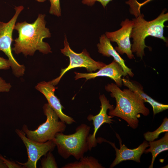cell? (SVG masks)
<instances>
[{
    "label": "cell",
    "mask_w": 168,
    "mask_h": 168,
    "mask_svg": "<svg viewBox=\"0 0 168 168\" xmlns=\"http://www.w3.org/2000/svg\"><path fill=\"white\" fill-rule=\"evenodd\" d=\"M45 14H40L33 23L26 21L16 23L14 29L17 31L18 37L14 40V47L12 48L15 53H22L25 56H33L38 50L44 54L51 53L49 44L43 40L51 37L49 29L45 26Z\"/></svg>",
    "instance_id": "6da1fadb"
},
{
    "label": "cell",
    "mask_w": 168,
    "mask_h": 168,
    "mask_svg": "<svg viewBox=\"0 0 168 168\" xmlns=\"http://www.w3.org/2000/svg\"><path fill=\"white\" fill-rule=\"evenodd\" d=\"M105 89L111 92V97L114 98L116 101L115 107L109 110V115L121 118L128 123L129 126L135 129L138 126V119L140 117V114L145 116L149 114V109L135 92L128 88L122 90L114 83L108 84L105 86Z\"/></svg>",
    "instance_id": "7a4b0ae2"
},
{
    "label": "cell",
    "mask_w": 168,
    "mask_h": 168,
    "mask_svg": "<svg viewBox=\"0 0 168 168\" xmlns=\"http://www.w3.org/2000/svg\"><path fill=\"white\" fill-rule=\"evenodd\" d=\"M162 12L156 19L147 21L144 18V15L140 12L133 13L135 18L133 19V25L130 38H133L131 51L135 53L137 57L142 59L145 56L144 49L145 48L150 47L147 46L145 39L148 36H152L163 40L167 42L166 39L164 36V23L168 20V13Z\"/></svg>",
    "instance_id": "3957f363"
},
{
    "label": "cell",
    "mask_w": 168,
    "mask_h": 168,
    "mask_svg": "<svg viewBox=\"0 0 168 168\" xmlns=\"http://www.w3.org/2000/svg\"><path fill=\"white\" fill-rule=\"evenodd\" d=\"M90 130V126L82 124L77 128L73 134L57 133L53 140L58 154L65 159L72 156L79 160L89 150L87 140Z\"/></svg>",
    "instance_id": "277c9868"
},
{
    "label": "cell",
    "mask_w": 168,
    "mask_h": 168,
    "mask_svg": "<svg viewBox=\"0 0 168 168\" xmlns=\"http://www.w3.org/2000/svg\"><path fill=\"white\" fill-rule=\"evenodd\" d=\"M43 109L46 117L44 123L34 130L29 129L26 124L22 129L28 138L40 143L53 140L57 133H63L66 128L65 123L59 120L57 114L48 103L44 104Z\"/></svg>",
    "instance_id": "5b68a950"
},
{
    "label": "cell",
    "mask_w": 168,
    "mask_h": 168,
    "mask_svg": "<svg viewBox=\"0 0 168 168\" xmlns=\"http://www.w3.org/2000/svg\"><path fill=\"white\" fill-rule=\"evenodd\" d=\"M15 13L8 22L0 21V50L7 57L14 74L17 77L23 75L25 67L19 63L14 58L12 52L11 45L13 41L12 33L17 18L24 9L23 6H15Z\"/></svg>",
    "instance_id": "8992f818"
},
{
    "label": "cell",
    "mask_w": 168,
    "mask_h": 168,
    "mask_svg": "<svg viewBox=\"0 0 168 168\" xmlns=\"http://www.w3.org/2000/svg\"><path fill=\"white\" fill-rule=\"evenodd\" d=\"M64 47L61 49V53L69 59V63L68 66L61 70L59 77L52 81L55 85L57 84L63 76L68 71L77 68H85L90 72L100 69L106 65L105 63L96 61L90 57L86 49L80 53H75L70 47L66 36L65 35L64 41Z\"/></svg>",
    "instance_id": "52a82bcc"
},
{
    "label": "cell",
    "mask_w": 168,
    "mask_h": 168,
    "mask_svg": "<svg viewBox=\"0 0 168 168\" xmlns=\"http://www.w3.org/2000/svg\"><path fill=\"white\" fill-rule=\"evenodd\" d=\"M15 132L21 138L27 150L28 159L24 163L16 161L23 168H36L38 161L48 152H52L56 147L53 140L43 143L35 142L28 138L22 129H16Z\"/></svg>",
    "instance_id": "ba28073f"
},
{
    "label": "cell",
    "mask_w": 168,
    "mask_h": 168,
    "mask_svg": "<svg viewBox=\"0 0 168 168\" xmlns=\"http://www.w3.org/2000/svg\"><path fill=\"white\" fill-rule=\"evenodd\" d=\"M120 25L121 27L119 30L112 32H107L105 35L110 41L117 43L118 46L115 49L117 51L122 55L125 54L129 59H132L134 57L131 51L130 38L133 21L126 19L122 21Z\"/></svg>",
    "instance_id": "9c48e42d"
},
{
    "label": "cell",
    "mask_w": 168,
    "mask_h": 168,
    "mask_svg": "<svg viewBox=\"0 0 168 168\" xmlns=\"http://www.w3.org/2000/svg\"><path fill=\"white\" fill-rule=\"evenodd\" d=\"M117 138L119 140L120 148H116L114 143L108 141L101 138L97 139L98 143L102 142H106L110 144L114 148L116 152V157L110 166L112 168L120 162L127 160H132L137 162H140V158L146 148L149 146L148 142L146 140L137 147L133 149H128L124 144H122V141L119 135L116 133Z\"/></svg>",
    "instance_id": "30bf717a"
},
{
    "label": "cell",
    "mask_w": 168,
    "mask_h": 168,
    "mask_svg": "<svg viewBox=\"0 0 168 168\" xmlns=\"http://www.w3.org/2000/svg\"><path fill=\"white\" fill-rule=\"evenodd\" d=\"M99 98L101 103V109L99 113L95 115L89 114L87 117L88 120L93 121L94 126V131L92 134H89L87 140L90 151L97 145V141L96 138V134L101 126L104 123L112 124L114 121L111 119L113 117L107 114V110L113 109L114 105L110 104L104 95H100Z\"/></svg>",
    "instance_id": "8fae6325"
},
{
    "label": "cell",
    "mask_w": 168,
    "mask_h": 168,
    "mask_svg": "<svg viewBox=\"0 0 168 168\" xmlns=\"http://www.w3.org/2000/svg\"><path fill=\"white\" fill-rule=\"evenodd\" d=\"M55 86L52 80L48 82L42 81L37 84L35 88L44 96L48 104L56 112L61 121L68 124H71L75 121L73 118L63 112L62 110L64 107L54 94L55 89L57 88Z\"/></svg>",
    "instance_id": "7c38bea8"
},
{
    "label": "cell",
    "mask_w": 168,
    "mask_h": 168,
    "mask_svg": "<svg viewBox=\"0 0 168 168\" xmlns=\"http://www.w3.org/2000/svg\"><path fill=\"white\" fill-rule=\"evenodd\" d=\"M74 73L76 80L82 78H85L88 80L99 77H108L113 80L119 87H121L122 84L121 77L127 75L121 66L114 60L96 72L82 73L75 72Z\"/></svg>",
    "instance_id": "4fadbf2b"
},
{
    "label": "cell",
    "mask_w": 168,
    "mask_h": 168,
    "mask_svg": "<svg viewBox=\"0 0 168 168\" xmlns=\"http://www.w3.org/2000/svg\"><path fill=\"white\" fill-rule=\"evenodd\" d=\"M100 42L97 45L98 52L103 55L107 57H112L114 60L120 65L124 72L130 77H133L134 73L132 69L125 65V61L121 58L111 44L110 41L105 35L103 34L100 37Z\"/></svg>",
    "instance_id": "5bb4252c"
},
{
    "label": "cell",
    "mask_w": 168,
    "mask_h": 168,
    "mask_svg": "<svg viewBox=\"0 0 168 168\" xmlns=\"http://www.w3.org/2000/svg\"><path fill=\"white\" fill-rule=\"evenodd\" d=\"M122 80L124 86L137 93L144 102H148L152 106L154 115L168 109L167 105L161 103L154 100L145 93L142 87L136 82L124 78H122Z\"/></svg>",
    "instance_id": "9a60e30c"
},
{
    "label": "cell",
    "mask_w": 168,
    "mask_h": 168,
    "mask_svg": "<svg viewBox=\"0 0 168 168\" xmlns=\"http://www.w3.org/2000/svg\"><path fill=\"white\" fill-rule=\"evenodd\" d=\"M148 143L150 147L146 149L144 152L151 153L152 160L149 168H152L155 158L158 155L163 151L168 150V132H166L165 135L160 139L149 142Z\"/></svg>",
    "instance_id": "2e32d148"
},
{
    "label": "cell",
    "mask_w": 168,
    "mask_h": 168,
    "mask_svg": "<svg viewBox=\"0 0 168 168\" xmlns=\"http://www.w3.org/2000/svg\"><path fill=\"white\" fill-rule=\"evenodd\" d=\"M76 161L66 164L62 168H104L93 156H83Z\"/></svg>",
    "instance_id": "e0dca14e"
},
{
    "label": "cell",
    "mask_w": 168,
    "mask_h": 168,
    "mask_svg": "<svg viewBox=\"0 0 168 168\" xmlns=\"http://www.w3.org/2000/svg\"><path fill=\"white\" fill-rule=\"evenodd\" d=\"M168 132V119L165 117L161 125L153 132H147L143 134L144 138L147 142L154 141L157 138L161 133Z\"/></svg>",
    "instance_id": "ac0fdd59"
},
{
    "label": "cell",
    "mask_w": 168,
    "mask_h": 168,
    "mask_svg": "<svg viewBox=\"0 0 168 168\" xmlns=\"http://www.w3.org/2000/svg\"><path fill=\"white\" fill-rule=\"evenodd\" d=\"M44 156H45L40 160L41 166L40 168H58L54 157L51 152H48Z\"/></svg>",
    "instance_id": "d6986e66"
},
{
    "label": "cell",
    "mask_w": 168,
    "mask_h": 168,
    "mask_svg": "<svg viewBox=\"0 0 168 168\" xmlns=\"http://www.w3.org/2000/svg\"><path fill=\"white\" fill-rule=\"evenodd\" d=\"M50 3L49 13L57 16H61L60 0H49Z\"/></svg>",
    "instance_id": "ffe728a7"
},
{
    "label": "cell",
    "mask_w": 168,
    "mask_h": 168,
    "mask_svg": "<svg viewBox=\"0 0 168 168\" xmlns=\"http://www.w3.org/2000/svg\"><path fill=\"white\" fill-rule=\"evenodd\" d=\"M0 158L2 160L7 168H23L21 165L16 162L7 159L1 154Z\"/></svg>",
    "instance_id": "44dd1931"
},
{
    "label": "cell",
    "mask_w": 168,
    "mask_h": 168,
    "mask_svg": "<svg viewBox=\"0 0 168 168\" xmlns=\"http://www.w3.org/2000/svg\"><path fill=\"white\" fill-rule=\"evenodd\" d=\"M112 0H82V2L84 4L92 6L94 4L96 1L100 2L104 7H105L108 3Z\"/></svg>",
    "instance_id": "7402d4cb"
},
{
    "label": "cell",
    "mask_w": 168,
    "mask_h": 168,
    "mask_svg": "<svg viewBox=\"0 0 168 168\" xmlns=\"http://www.w3.org/2000/svg\"><path fill=\"white\" fill-rule=\"evenodd\" d=\"M11 87L10 83L6 82L2 78L0 77V92H9Z\"/></svg>",
    "instance_id": "603a6c76"
},
{
    "label": "cell",
    "mask_w": 168,
    "mask_h": 168,
    "mask_svg": "<svg viewBox=\"0 0 168 168\" xmlns=\"http://www.w3.org/2000/svg\"><path fill=\"white\" fill-rule=\"evenodd\" d=\"M11 67V63L8 59L0 57V70L8 69Z\"/></svg>",
    "instance_id": "cb8c5ba5"
},
{
    "label": "cell",
    "mask_w": 168,
    "mask_h": 168,
    "mask_svg": "<svg viewBox=\"0 0 168 168\" xmlns=\"http://www.w3.org/2000/svg\"><path fill=\"white\" fill-rule=\"evenodd\" d=\"M152 0H147L142 3H139L136 1V2L137 5V6H138L137 9H138V10L139 11H140V7L142 6L143 5H145V4H146L147 3L149 2Z\"/></svg>",
    "instance_id": "d4e9b609"
},
{
    "label": "cell",
    "mask_w": 168,
    "mask_h": 168,
    "mask_svg": "<svg viewBox=\"0 0 168 168\" xmlns=\"http://www.w3.org/2000/svg\"><path fill=\"white\" fill-rule=\"evenodd\" d=\"M0 168H7L2 160L0 158Z\"/></svg>",
    "instance_id": "484cf974"
},
{
    "label": "cell",
    "mask_w": 168,
    "mask_h": 168,
    "mask_svg": "<svg viewBox=\"0 0 168 168\" xmlns=\"http://www.w3.org/2000/svg\"><path fill=\"white\" fill-rule=\"evenodd\" d=\"M38 2H43L45 1L46 0H35Z\"/></svg>",
    "instance_id": "4316f807"
}]
</instances>
